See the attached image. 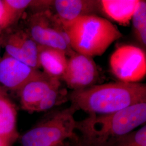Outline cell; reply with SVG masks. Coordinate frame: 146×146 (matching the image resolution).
I'll list each match as a JSON object with an SVG mask.
<instances>
[{"label": "cell", "mask_w": 146, "mask_h": 146, "mask_svg": "<svg viewBox=\"0 0 146 146\" xmlns=\"http://www.w3.org/2000/svg\"><path fill=\"white\" fill-rule=\"evenodd\" d=\"M140 0H100L101 12L121 26H128Z\"/></svg>", "instance_id": "cell-14"}, {"label": "cell", "mask_w": 146, "mask_h": 146, "mask_svg": "<svg viewBox=\"0 0 146 146\" xmlns=\"http://www.w3.org/2000/svg\"><path fill=\"white\" fill-rule=\"evenodd\" d=\"M64 28L73 50L93 58L102 55L122 36L117 27L99 15L80 17Z\"/></svg>", "instance_id": "cell-3"}, {"label": "cell", "mask_w": 146, "mask_h": 146, "mask_svg": "<svg viewBox=\"0 0 146 146\" xmlns=\"http://www.w3.org/2000/svg\"><path fill=\"white\" fill-rule=\"evenodd\" d=\"M26 31L38 46L57 49L69 56L75 52L70 46L64 27L50 9L31 14Z\"/></svg>", "instance_id": "cell-5"}, {"label": "cell", "mask_w": 146, "mask_h": 146, "mask_svg": "<svg viewBox=\"0 0 146 146\" xmlns=\"http://www.w3.org/2000/svg\"><path fill=\"white\" fill-rule=\"evenodd\" d=\"M68 101V94L66 89L62 85L51 89L37 107L35 112H42L50 110L55 106L63 104Z\"/></svg>", "instance_id": "cell-16"}, {"label": "cell", "mask_w": 146, "mask_h": 146, "mask_svg": "<svg viewBox=\"0 0 146 146\" xmlns=\"http://www.w3.org/2000/svg\"><path fill=\"white\" fill-rule=\"evenodd\" d=\"M0 146H11L0 136Z\"/></svg>", "instance_id": "cell-21"}, {"label": "cell", "mask_w": 146, "mask_h": 146, "mask_svg": "<svg viewBox=\"0 0 146 146\" xmlns=\"http://www.w3.org/2000/svg\"><path fill=\"white\" fill-rule=\"evenodd\" d=\"M110 66L119 81L139 83L146 76V52L143 48L134 45L120 46L111 55Z\"/></svg>", "instance_id": "cell-6"}, {"label": "cell", "mask_w": 146, "mask_h": 146, "mask_svg": "<svg viewBox=\"0 0 146 146\" xmlns=\"http://www.w3.org/2000/svg\"><path fill=\"white\" fill-rule=\"evenodd\" d=\"M111 146H146V125L121 137Z\"/></svg>", "instance_id": "cell-18"}, {"label": "cell", "mask_w": 146, "mask_h": 146, "mask_svg": "<svg viewBox=\"0 0 146 146\" xmlns=\"http://www.w3.org/2000/svg\"><path fill=\"white\" fill-rule=\"evenodd\" d=\"M38 61L43 73L62 80L68 62L67 56L64 52L57 49L38 46Z\"/></svg>", "instance_id": "cell-13"}, {"label": "cell", "mask_w": 146, "mask_h": 146, "mask_svg": "<svg viewBox=\"0 0 146 146\" xmlns=\"http://www.w3.org/2000/svg\"><path fill=\"white\" fill-rule=\"evenodd\" d=\"M3 42L7 55L31 68L36 69L40 68L38 61V46L27 31L20 30L11 33Z\"/></svg>", "instance_id": "cell-9"}, {"label": "cell", "mask_w": 146, "mask_h": 146, "mask_svg": "<svg viewBox=\"0 0 146 146\" xmlns=\"http://www.w3.org/2000/svg\"><path fill=\"white\" fill-rule=\"evenodd\" d=\"M146 122V102L110 114H89L76 121V141L80 146H111Z\"/></svg>", "instance_id": "cell-1"}, {"label": "cell", "mask_w": 146, "mask_h": 146, "mask_svg": "<svg viewBox=\"0 0 146 146\" xmlns=\"http://www.w3.org/2000/svg\"><path fill=\"white\" fill-rule=\"evenodd\" d=\"M40 71L8 55L0 60V85L4 88L19 92Z\"/></svg>", "instance_id": "cell-10"}, {"label": "cell", "mask_w": 146, "mask_h": 146, "mask_svg": "<svg viewBox=\"0 0 146 146\" xmlns=\"http://www.w3.org/2000/svg\"><path fill=\"white\" fill-rule=\"evenodd\" d=\"M5 5L4 0H0V30L2 29L5 17Z\"/></svg>", "instance_id": "cell-19"}, {"label": "cell", "mask_w": 146, "mask_h": 146, "mask_svg": "<svg viewBox=\"0 0 146 146\" xmlns=\"http://www.w3.org/2000/svg\"><path fill=\"white\" fill-rule=\"evenodd\" d=\"M76 139L68 140L64 142L62 145L58 146H80L76 141Z\"/></svg>", "instance_id": "cell-20"}, {"label": "cell", "mask_w": 146, "mask_h": 146, "mask_svg": "<svg viewBox=\"0 0 146 146\" xmlns=\"http://www.w3.org/2000/svg\"><path fill=\"white\" fill-rule=\"evenodd\" d=\"M99 78V70L93 58L74 52L68 58L62 80L69 88L78 90L95 85Z\"/></svg>", "instance_id": "cell-7"}, {"label": "cell", "mask_w": 146, "mask_h": 146, "mask_svg": "<svg viewBox=\"0 0 146 146\" xmlns=\"http://www.w3.org/2000/svg\"><path fill=\"white\" fill-rule=\"evenodd\" d=\"M52 8L64 27L80 17L101 14L100 0L52 1L49 9Z\"/></svg>", "instance_id": "cell-11"}, {"label": "cell", "mask_w": 146, "mask_h": 146, "mask_svg": "<svg viewBox=\"0 0 146 146\" xmlns=\"http://www.w3.org/2000/svg\"><path fill=\"white\" fill-rule=\"evenodd\" d=\"M68 100L78 110L89 114H106L146 102V84L121 81L73 90Z\"/></svg>", "instance_id": "cell-2"}, {"label": "cell", "mask_w": 146, "mask_h": 146, "mask_svg": "<svg viewBox=\"0 0 146 146\" xmlns=\"http://www.w3.org/2000/svg\"><path fill=\"white\" fill-rule=\"evenodd\" d=\"M60 85V80L40 72L18 92L21 108L31 113L35 112L37 106L48 93Z\"/></svg>", "instance_id": "cell-8"}, {"label": "cell", "mask_w": 146, "mask_h": 146, "mask_svg": "<svg viewBox=\"0 0 146 146\" xmlns=\"http://www.w3.org/2000/svg\"><path fill=\"white\" fill-rule=\"evenodd\" d=\"M78 111L73 105L49 113L21 136L22 146H58L78 137L74 115Z\"/></svg>", "instance_id": "cell-4"}, {"label": "cell", "mask_w": 146, "mask_h": 146, "mask_svg": "<svg viewBox=\"0 0 146 146\" xmlns=\"http://www.w3.org/2000/svg\"><path fill=\"white\" fill-rule=\"evenodd\" d=\"M0 136L11 146L19 137L17 110L5 89L0 85Z\"/></svg>", "instance_id": "cell-12"}, {"label": "cell", "mask_w": 146, "mask_h": 146, "mask_svg": "<svg viewBox=\"0 0 146 146\" xmlns=\"http://www.w3.org/2000/svg\"><path fill=\"white\" fill-rule=\"evenodd\" d=\"M31 0H4L5 17L2 29L17 21L25 11L31 5Z\"/></svg>", "instance_id": "cell-17"}, {"label": "cell", "mask_w": 146, "mask_h": 146, "mask_svg": "<svg viewBox=\"0 0 146 146\" xmlns=\"http://www.w3.org/2000/svg\"><path fill=\"white\" fill-rule=\"evenodd\" d=\"M136 40L142 47L146 46V1H141L131 19Z\"/></svg>", "instance_id": "cell-15"}]
</instances>
